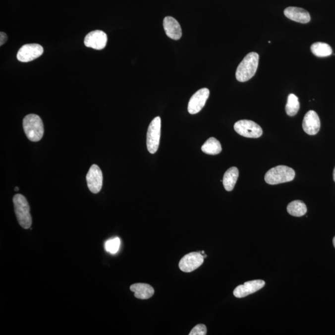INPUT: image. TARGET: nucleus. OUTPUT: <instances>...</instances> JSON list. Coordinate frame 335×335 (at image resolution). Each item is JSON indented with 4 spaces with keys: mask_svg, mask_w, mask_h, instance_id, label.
<instances>
[{
    "mask_svg": "<svg viewBox=\"0 0 335 335\" xmlns=\"http://www.w3.org/2000/svg\"><path fill=\"white\" fill-rule=\"evenodd\" d=\"M259 63V55L257 53H249L239 64L236 71V78L240 82H245L255 75Z\"/></svg>",
    "mask_w": 335,
    "mask_h": 335,
    "instance_id": "nucleus-1",
    "label": "nucleus"
},
{
    "mask_svg": "<svg viewBox=\"0 0 335 335\" xmlns=\"http://www.w3.org/2000/svg\"><path fill=\"white\" fill-rule=\"evenodd\" d=\"M23 129L26 137L32 142H38L43 138L44 132L43 120L39 115L34 114L26 115L23 119Z\"/></svg>",
    "mask_w": 335,
    "mask_h": 335,
    "instance_id": "nucleus-2",
    "label": "nucleus"
},
{
    "mask_svg": "<svg viewBox=\"0 0 335 335\" xmlns=\"http://www.w3.org/2000/svg\"><path fill=\"white\" fill-rule=\"evenodd\" d=\"M14 211L19 225L24 229H28L32 225L30 207L25 197L17 194L13 197Z\"/></svg>",
    "mask_w": 335,
    "mask_h": 335,
    "instance_id": "nucleus-3",
    "label": "nucleus"
},
{
    "mask_svg": "<svg viewBox=\"0 0 335 335\" xmlns=\"http://www.w3.org/2000/svg\"><path fill=\"white\" fill-rule=\"evenodd\" d=\"M295 175V171L291 168L280 165L270 169L266 173L265 179L268 184L274 185L291 181Z\"/></svg>",
    "mask_w": 335,
    "mask_h": 335,
    "instance_id": "nucleus-4",
    "label": "nucleus"
},
{
    "mask_svg": "<svg viewBox=\"0 0 335 335\" xmlns=\"http://www.w3.org/2000/svg\"><path fill=\"white\" fill-rule=\"evenodd\" d=\"M161 135V118H154L150 123L147 134V147L150 154H154L159 149Z\"/></svg>",
    "mask_w": 335,
    "mask_h": 335,
    "instance_id": "nucleus-5",
    "label": "nucleus"
},
{
    "mask_svg": "<svg viewBox=\"0 0 335 335\" xmlns=\"http://www.w3.org/2000/svg\"><path fill=\"white\" fill-rule=\"evenodd\" d=\"M234 129L241 136L248 138H258L263 134L262 127L250 120H239L234 125Z\"/></svg>",
    "mask_w": 335,
    "mask_h": 335,
    "instance_id": "nucleus-6",
    "label": "nucleus"
},
{
    "mask_svg": "<svg viewBox=\"0 0 335 335\" xmlns=\"http://www.w3.org/2000/svg\"><path fill=\"white\" fill-rule=\"evenodd\" d=\"M44 49L38 44H28L22 46L17 54V58L21 62H29L43 55Z\"/></svg>",
    "mask_w": 335,
    "mask_h": 335,
    "instance_id": "nucleus-7",
    "label": "nucleus"
},
{
    "mask_svg": "<svg viewBox=\"0 0 335 335\" xmlns=\"http://www.w3.org/2000/svg\"><path fill=\"white\" fill-rule=\"evenodd\" d=\"M204 256L201 253L192 252L181 258L179 267L182 272L190 273L200 267L204 262Z\"/></svg>",
    "mask_w": 335,
    "mask_h": 335,
    "instance_id": "nucleus-8",
    "label": "nucleus"
},
{
    "mask_svg": "<svg viewBox=\"0 0 335 335\" xmlns=\"http://www.w3.org/2000/svg\"><path fill=\"white\" fill-rule=\"evenodd\" d=\"M209 94L210 92L206 88H202L194 93L189 100L188 104V110L189 114H195L200 112L205 106Z\"/></svg>",
    "mask_w": 335,
    "mask_h": 335,
    "instance_id": "nucleus-9",
    "label": "nucleus"
},
{
    "mask_svg": "<svg viewBox=\"0 0 335 335\" xmlns=\"http://www.w3.org/2000/svg\"><path fill=\"white\" fill-rule=\"evenodd\" d=\"M103 173L100 167L93 165L87 174V181L88 188L92 193H99L103 186Z\"/></svg>",
    "mask_w": 335,
    "mask_h": 335,
    "instance_id": "nucleus-10",
    "label": "nucleus"
},
{
    "mask_svg": "<svg viewBox=\"0 0 335 335\" xmlns=\"http://www.w3.org/2000/svg\"><path fill=\"white\" fill-rule=\"evenodd\" d=\"M107 34L100 30L90 32L86 36L84 41L86 47L96 50H102L107 46Z\"/></svg>",
    "mask_w": 335,
    "mask_h": 335,
    "instance_id": "nucleus-11",
    "label": "nucleus"
},
{
    "mask_svg": "<svg viewBox=\"0 0 335 335\" xmlns=\"http://www.w3.org/2000/svg\"><path fill=\"white\" fill-rule=\"evenodd\" d=\"M265 285V282L263 280H254L245 282L243 285H238L234 290L233 295L236 298H243L258 290L262 289Z\"/></svg>",
    "mask_w": 335,
    "mask_h": 335,
    "instance_id": "nucleus-12",
    "label": "nucleus"
},
{
    "mask_svg": "<svg viewBox=\"0 0 335 335\" xmlns=\"http://www.w3.org/2000/svg\"><path fill=\"white\" fill-rule=\"evenodd\" d=\"M302 127L305 132L309 135H315L319 132L320 120L316 112L309 111L306 113L303 120Z\"/></svg>",
    "mask_w": 335,
    "mask_h": 335,
    "instance_id": "nucleus-13",
    "label": "nucleus"
},
{
    "mask_svg": "<svg viewBox=\"0 0 335 335\" xmlns=\"http://www.w3.org/2000/svg\"><path fill=\"white\" fill-rule=\"evenodd\" d=\"M164 28L167 36L173 40H179L182 36L180 24L176 19L171 16L165 17L164 20Z\"/></svg>",
    "mask_w": 335,
    "mask_h": 335,
    "instance_id": "nucleus-14",
    "label": "nucleus"
},
{
    "mask_svg": "<svg viewBox=\"0 0 335 335\" xmlns=\"http://www.w3.org/2000/svg\"><path fill=\"white\" fill-rule=\"evenodd\" d=\"M284 13L288 19L297 23L306 24L310 21L309 12L298 7H288L285 9Z\"/></svg>",
    "mask_w": 335,
    "mask_h": 335,
    "instance_id": "nucleus-15",
    "label": "nucleus"
},
{
    "mask_svg": "<svg viewBox=\"0 0 335 335\" xmlns=\"http://www.w3.org/2000/svg\"><path fill=\"white\" fill-rule=\"evenodd\" d=\"M134 292V296L139 299H149L154 294V289L151 285L144 283H136L130 287Z\"/></svg>",
    "mask_w": 335,
    "mask_h": 335,
    "instance_id": "nucleus-16",
    "label": "nucleus"
},
{
    "mask_svg": "<svg viewBox=\"0 0 335 335\" xmlns=\"http://www.w3.org/2000/svg\"><path fill=\"white\" fill-rule=\"evenodd\" d=\"M239 176V171L237 168L231 167L224 174L223 184L225 190L232 191L235 187Z\"/></svg>",
    "mask_w": 335,
    "mask_h": 335,
    "instance_id": "nucleus-17",
    "label": "nucleus"
},
{
    "mask_svg": "<svg viewBox=\"0 0 335 335\" xmlns=\"http://www.w3.org/2000/svg\"><path fill=\"white\" fill-rule=\"evenodd\" d=\"M201 150L206 154L216 155L220 154L223 149L220 142L216 138L211 137L204 143Z\"/></svg>",
    "mask_w": 335,
    "mask_h": 335,
    "instance_id": "nucleus-18",
    "label": "nucleus"
},
{
    "mask_svg": "<svg viewBox=\"0 0 335 335\" xmlns=\"http://www.w3.org/2000/svg\"><path fill=\"white\" fill-rule=\"evenodd\" d=\"M288 213L294 217H302L307 213L306 205L301 201H294L289 204L287 207Z\"/></svg>",
    "mask_w": 335,
    "mask_h": 335,
    "instance_id": "nucleus-19",
    "label": "nucleus"
},
{
    "mask_svg": "<svg viewBox=\"0 0 335 335\" xmlns=\"http://www.w3.org/2000/svg\"><path fill=\"white\" fill-rule=\"evenodd\" d=\"M311 51L314 55L319 57L331 56L333 53L332 49L329 44L320 42L312 44Z\"/></svg>",
    "mask_w": 335,
    "mask_h": 335,
    "instance_id": "nucleus-20",
    "label": "nucleus"
},
{
    "mask_svg": "<svg viewBox=\"0 0 335 335\" xmlns=\"http://www.w3.org/2000/svg\"><path fill=\"white\" fill-rule=\"evenodd\" d=\"M300 104L299 99L294 94L288 96L287 102L285 106V112L289 116H294L299 112Z\"/></svg>",
    "mask_w": 335,
    "mask_h": 335,
    "instance_id": "nucleus-21",
    "label": "nucleus"
},
{
    "mask_svg": "<svg viewBox=\"0 0 335 335\" xmlns=\"http://www.w3.org/2000/svg\"><path fill=\"white\" fill-rule=\"evenodd\" d=\"M120 245V240L118 237L110 239L105 243V250L111 254H115L119 251Z\"/></svg>",
    "mask_w": 335,
    "mask_h": 335,
    "instance_id": "nucleus-22",
    "label": "nucleus"
},
{
    "mask_svg": "<svg viewBox=\"0 0 335 335\" xmlns=\"http://www.w3.org/2000/svg\"><path fill=\"white\" fill-rule=\"evenodd\" d=\"M207 334V328L205 325L199 324L193 328L189 333V335H206Z\"/></svg>",
    "mask_w": 335,
    "mask_h": 335,
    "instance_id": "nucleus-23",
    "label": "nucleus"
},
{
    "mask_svg": "<svg viewBox=\"0 0 335 335\" xmlns=\"http://www.w3.org/2000/svg\"><path fill=\"white\" fill-rule=\"evenodd\" d=\"M7 39H8V37H7L6 34L3 32H1V33H0V46H3L6 43Z\"/></svg>",
    "mask_w": 335,
    "mask_h": 335,
    "instance_id": "nucleus-24",
    "label": "nucleus"
},
{
    "mask_svg": "<svg viewBox=\"0 0 335 335\" xmlns=\"http://www.w3.org/2000/svg\"><path fill=\"white\" fill-rule=\"evenodd\" d=\"M333 243H334V246L335 248V236L334 238V239H333Z\"/></svg>",
    "mask_w": 335,
    "mask_h": 335,
    "instance_id": "nucleus-25",
    "label": "nucleus"
},
{
    "mask_svg": "<svg viewBox=\"0 0 335 335\" xmlns=\"http://www.w3.org/2000/svg\"><path fill=\"white\" fill-rule=\"evenodd\" d=\"M334 181L335 182V168L334 171Z\"/></svg>",
    "mask_w": 335,
    "mask_h": 335,
    "instance_id": "nucleus-26",
    "label": "nucleus"
},
{
    "mask_svg": "<svg viewBox=\"0 0 335 335\" xmlns=\"http://www.w3.org/2000/svg\"><path fill=\"white\" fill-rule=\"evenodd\" d=\"M14 190H15L16 191H19L18 187H16L15 189H14Z\"/></svg>",
    "mask_w": 335,
    "mask_h": 335,
    "instance_id": "nucleus-27",
    "label": "nucleus"
}]
</instances>
